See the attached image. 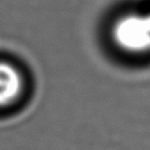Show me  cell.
<instances>
[{
	"label": "cell",
	"instance_id": "1",
	"mask_svg": "<svg viewBox=\"0 0 150 150\" xmlns=\"http://www.w3.org/2000/svg\"><path fill=\"white\" fill-rule=\"evenodd\" d=\"M110 40L117 52L125 56H150V8L118 14L110 26Z\"/></svg>",
	"mask_w": 150,
	"mask_h": 150
},
{
	"label": "cell",
	"instance_id": "2",
	"mask_svg": "<svg viewBox=\"0 0 150 150\" xmlns=\"http://www.w3.org/2000/svg\"><path fill=\"white\" fill-rule=\"evenodd\" d=\"M22 91V77L19 70L0 61V107L15 101Z\"/></svg>",
	"mask_w": 150,
	"mask_h": 150
}]
</instances>
